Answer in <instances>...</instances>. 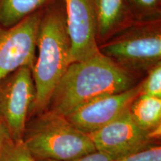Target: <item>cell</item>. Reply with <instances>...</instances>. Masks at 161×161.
I'll return each instance as SVG.
<instances>
[{
	"label": "cell",
	"mask_w": 161,
	"mask_h": 161,
	"mask_svg": "<svg viewBox=\"0 0 161 161\" xmlns=\"http://www.w3.org/2000/svg\"><path fill=\"white\" fill-rule=\"evenodd\" d=\"M140 78L98 51L70 64L52 92L47 110L66 116L90 100L134 87Z\"/></svg>",
	"instance_id": "1"
},
{
	"label": "cell",
	"mask_w": 161,
	"mask_h": 161,
	"mask_svg": "<svg viewBox=\"0 0 161 161\" xmlns=\"http://www.w3.org/2000/svg\"><path fill=\"white\" fill-rule=\"evenodd\" d=\"M71 49L64 0H54L43 9L38 28V54L31 69L36 98L29 118L47 110L55 86L72 64Z\"/></svg>",
	"instance_id": "2"
},
{
	"label": "cell",
	"mask_w": 161,
	"mask_h": 161,
	"mask_svg": "<svg viewBox=\"0 0 161 161\" xmlns=\"http://www.w3.org/2000/svg\"><path fill=\"white\" fill-rule=\"evenodd\" d=\"M23 142L36 160H68L96 151L87 134L49 110L29 119Z\"/></svg>",
	"instance_id": "3"
},
{
	"label": "cell",
	"mask_w": 161,
	"mask_h": 161,
	"mask_svg": "<svg viewBox=\"0 0 161 161\" xmlns=\"http://www.w3.org/2000/svg\"><path fill=\"white\" fill-rule=\"evenodd\" d=\"M98 49L125 69L146 74L161 63V19L134 22Z\"/></svg>",
	"instance_id": "4"
},
{
	"label": "cell",
	"mask_w": 161,
	"mask_h": 161,
	"mask_svg": "<svg viewBox=\"0 0 161 161\" xmlns=\"http://www.w3.org/2000/svg\"><path fill=\"white\" fill-rule=\"evenodd\" d=\"M32 67L23 66L0 79V119L11 140L22 141L35 103Z\"/></svg>",
	"instance_id": "5"
},
{
	"label": "cell",
	"mask_w": 161,
	"mask_h": 161,
	"mask_svg": "<svg viewBox=\"0 0 161 161\" xmlns=\"http://www.w3.org/2000/svg\"><path fill=\"white\" fill-rule=\"evenodd\" d=\"M160 133V128L154 132L141 129L132 119L128 108L112 122L88 135L96 151L115 161L154 144Z\"/></svg>",
	"instance_id": "6"
},
{
	"label": "cell",
	"mask_w": 161,
	"mask_h": 161,
	"mask_svg": "<svg viewBox=\"0 0 161 161\" xmlns=\"http://www.w3.org/2000/svg\"><path fill=\"white\" fill-rule=\"evenodd\" d=\"M43 9L8 29L0 27V79L21 66L33 67Z\"/></svg>",
	"instance_id": "7"
},
{
	"label": "cell",
	"mask_w": 161,
	"mask_h": 161,
	"mask_svg": "<svg viewBox=\"0 0 161 161\" xmlns=\"http://www.w3.org/2000/svg\"><path fill=\"white\" fill-rule=\"evenodd\" d=\"M140 93L141 80L124 92L90 100L72 110L66 118L80 130L90 134L119 116Z\"/></svg>",
	"instance_id": "8"
},
{
	"label": "cell",
	"mask_w": 161,
	"mask_h": 161,
	"mask_svg": "<svg viewBox=\"0 0 161 161\" xmlns=\"http://www.w3.org/2000/svg\"><path fill=\"white\" fill-rule=\"evenodd\" d=\"M64 3L72 63L87 59L98 52L93 0H64Z\"/></svg>",
	"instance_id": "9"
},
{
	"label": "cell",
	"mask_w": 161,
	"mask_h": 161,
	"mask_svg": "<svg viewBox=\"0 0 161 161\" xmlns=\"http://www.w3.org/2000/svg\"><path fill=\"white\" fill-rule=\"evenodd\" d=\"M98 46L135 22L127 0H93Z\"/></svg>",
	"instance_id": "10"
},
{
	"label": "cell",
	"mask_w": 161,
	"mask_h": 161,
	"mask_svg": "<svg viewBox=\"0 0 161 161\" xmlns=\"http://www.w3.org/2000/svg\"><path fill=\"white\" fill-rule=\"evenodd\" d=\"M129 111L141 129L154 132L161 128V98L140 94L130 104Z\"/></svg>",
	"instance_id": "11"
},
{
	"label": "cell",
	"mask_w": 161,
	"mask_h": 161,
	"mask_svg": "<svg viewBox=\"0 0 161 161\" xmlns=\"http://www.w3.org/2000/svg\"><path fill=\"white\" fill-rule=\"evenodd\" d=\"M54 0H0V27L8 29Z\"/></svg>",
	"instance_id": "12"
},
{
	"label": "cell",
	"mask_w": 161,
	"mask_h": 161,
	"mask_svg": "<svg viewBox=\"0 0 161 161\" xmlns=\"http://www.w3.org/2000/svg\"><path fill=\"white\" fill-rule=\"evenodd\" d=\"M136 21L161 19V0H127Z\"/></svg>",
	"instance_id": "13"
},
{
	"label": "cell",
	"mask_w": 161,
	"mask_h": 161,
	"mask_svg": "<svg viewBox=\"0 0 161 161\" xmlns=\"http://www.w3.org/2000/svg\"><path fill=\"white\" fill-rule=\"evenodd\" d=\"M0 161H37L22 141L5 140L1 152Z\"/></svg>",
	"instance_id": "14"
},
{
	"label": "cell",
	"mask_w": 161,
	"mask_h": 161,
	"mask_svg": "<svg viewBox=\"0 0 161 161\" xmlns=\"http://www.w3.org/2000/svg\"><path fill=\"white\" fill-rule=\"evenodd\" d=\"M141 80V93L152 97L161 98V63L152 67Z\"/></svg>",
	"instance_id": "15"
},
{
	"label": "cell",
	"mask_w": 161,
	"mask_h": 161,
	"mask_svg": "<svg viewBox=\"0 0 161 161\" xmlns=\"http://www.w3.org/2000/svg\"><path fill=\"white\" fill-rule=\"evenodd\" d=\"M115 161H161V147L152 144Z\"/></svg>",
	"instance_id": "16"
},
{
	"label": "cell",
	"mask_w": 161,
	"mask_h": 161,
	"mask_svg": "<svg viewBox=\"0 0 161 161\" xmlns=\"http://www.w3.org/2000/svg\"><path fill=\"white\" fill-rule=\"evenodd\" d=\"M37 161H114L110 157H108L103 153L96 152L90 153V154H86V155L79 157V158L72 159V160H37Z\"/></svg>",
	"instance_id": "17"
},
{
	"label": "cell",
	"mask_w": 161,
	"mask_h": 161,
	"mask_svg": "<svg viewBox=\"0 0 161 161\" xmlns=\"http://www.w3.org/2000/svg\"><path fill=\"white\" fill-rule=\"evenodd\" d=\"M9 136L8 134L7 130H6L2 120L0 119V152H1L2 148H3V145L5 143V140Z\"/></svg>",
	"instance_id": "18"
}]
</instances>
